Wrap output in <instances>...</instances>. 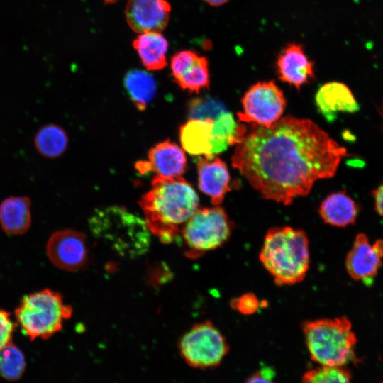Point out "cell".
<instances>
[{"label": "cell", "instance_id": "cell-1", "mask_svg": "<svg viewBox=\"0 0 383 383\" xmlns=\"http://www.w3.org/2000/svg\"><path fill=\"white\" fill-rule=\"evenodd\" d=\"M348 155L312 121L288 116L246 134L231 164L262 197L289 205L317 180L333 177Z\"/></svg>", "mask_w": 383, "mask_h": 383}, {"label": "cell", "instance_id": "cell-2", "mask_svg": "<svg viewBox=\"0 0 383 383\" xmlns=\"http://www.w3.org/2000/svg\"><path fill=\"white\" fill-rule=\"evenodd\" d=\"M139 204L150 232L161 242L170 243L199 209V199L192 185L181 177L157 176Z\"/></svg>", "mask_w": 383, "mask_h": 383}, {"label": "cell", "instance_id": "cell-3", "mask_svg": "<svg viewBox=\"0 0 383 383\" xmlns=\"http://www.w3.org/2000/svg\"><path fill=\"white\" fill-rule=\"evenodd\" d=\"M259 257L276 284L299 283L310 265L308 237L304 231L290 226L272 228L265 236Z\"/></svg>", "mask_w": 383, "mask_h": 383}, {"label": "cell", "instance_id": "cell-4", "mask_svg": "<svg viewBox=\"0 0 383 383\" xmlns=\"http://www.w3.org/2000/svg\"><path fill=\"white\" fill-rule=\"evenodd\" d=\"M302 329L313 361L322 366H345L355 358L357 338L348 318L307 321Z\"/></svg>", "mask_w": 383, "mask_h": 383}, {"label": "cell", "instance_id": "cell-5", "mask_svg": "<svg viewBox=\"0 0 383 383\" xmlns=\"http://www.w3.org/2000/svg\"><path fill=\"white\" fill-rule=\"evenodd\" d=\"M72 314V306L59 292L50 289L24 296L14 311L18 325L30 340L50 338L62 330Z\"/></svg>", "mask_w": 383, "mask_h": 383}, {"label": "cell", "instance_id": "cell-6", "mask_svg": "<svg viewBox=\"0 0 383 383\" xmlns=\"http://www.w3.org/2000/svg\"><path fill=\"white\" fill-rule=\"evenodd\" d=\"M90 228L121 255H140L149 246L150 231L145 222L121 207L97 210L91 218Z\"/></svg>", "mask_w": 383, "mask_h": 383}, {"label": "cell", "instance_id": "cell-7", "mask_svg": "<svg viewBox=\"0 0 383 383\" xmlns=\"http://www.w3.org/2000/svg\"><path fill=\"white\" fill-rule=\"evenodd\" d=\"M232 225L222 207L198 209L184 224L181 235L185 255L196 258L225 244L231 234Z\"/></svg>", "mask_w": 383, "mask_h": 383}, {"label": "cell", "instance_id": "cell-8", "mask_svg": "<svg viewBox=\"0 0 383 383\" xmlns=\"http://www.w3.org/2000/svg\"><path fill=\"white\" fill-rule=\"evenodd\" d=\"M181 357L191 367L200 369L218 365L229 350L221 331L210 321L194 325L179 342Z\"/></svg>", "mask_w": 383, "mask_h": 383}, {"label": "cell", "instance_id": "cell-9", "mask_svg": "<svg viewBox=\"0 0 383 383\" xmlns=\"http://www.w3.org/2000/svg\"><path fill=\"white\" fill-rule=\"evenodd\" d=\"M240 121L269 127L281 118L286 99L274 81L260 82L252 86L242 99Z\"/></svg>", "mask_w": 383, "mask_h": 383}, {"label": "cell", "instance_id": "cell-10", "mask_svg": "<svg viewBox=\"0 0 383 383\" xmlns=\"http://www.w3.org/2000/svg\"><path fill=\"white\" fill-rule=\"evenodd\" d=\"M45 251L50 262L62 270L77 271L87 262L85 235L76 230L54 232L47 241Z\"/></svg>", "mask_w": 383, "mask_h": 383}, {"label": "cell", "instance_id": "cell-11", "mask_svg": "<svg viewBox=\"0 0 383 383\" xmlns=\"http://www.w3.org/2000/svg\"><path fill=\"white\" fill-rule=\"evenodd\" d=\"M383 263V239L372 243L365 233H359L345 260L348 274L355 281L369 282Z\"/></svg>", "mask_w": 383, "mask_h": 383}, {"label": "cell", "instance_id": "cell-12", "mask_svg": "<svg viewBox=\"0 0 383 383\" xmlns=\"http://www.w3.org/2000/svg\"><path fill=\"white\" fill-rule=\"evenodd\" d=\"M170 11L171 6L165 0H128L126 18L135 33H160L168 24Z\"/></svg>", "mask_w": 383, "mask_h": 383}, {"label": "cell", "instance_id": "cell-13", "mask_svg": "<svg viewBox=\"0 0 383 383\" xmlns=\"http://www.w3.org/2000/svg\"><path fill=\"white\" fill-rule=\"evenodd\" d=\"M171 70L176 83L183 89L199 92L209 88L208 60L193 50L176 52L171 60Z\"/></svg>", "mask_w": 383, "mask_h": 383}, {"label": "cell", "instance_id": "cell-14", "mask_svg": "<svg viewBox=\"0 0 383 383\" xmlns=\"http://www.w3.org/2000/svg\"><path fill=\"white\" fill-rule=\"evenodd\" d=\"M148 159V162H140L136 165L142 174L153 171L158 177L175 178L180 177L186 169L184 151L170 140L158 143L150 149Z\"/></svg>", "mask_w": 383, "mask_h": 383}, {"label": "cell", "instance_id": "cell-15", "mask_svg": "<svg viewBox=\"0 0 383 383\" xmlns=\"http://www.w3.org/2000/svg\"><path fill=\"white\" fill-rule=\"evenodd\" d=\"M276 67L279 79L298 90L314 77L313 62L296 43H289L279 53Z\"/></svg>", "mask_w": 383, "mask_h": 383}, {"label": "cell", "instance_id": "cell-16", "mask_svg": "<svg viewBox=\"0 0 383 383\" xmlns=\"http://www.w3.org/2000/svg\"><path fill=\"white\" fill-rule=\"evenodd\" d=\"M197 171L199 189L211 198L214 206H218L231 191L230 174L226 163L218 157H199Z\"/></svg>", "mask_w": 383, "mask_h": 383}, {"label": "cell", "instance_id": "cell-17", "mask_svg": "<svg viewBox=\"0 0 383 383\" xmlns=\"http://www.w3.org/2000/svg\"><path fill=\"white\" fill-rule=\"evenodd\" d=\"M318 111L328 121H334L338 113L357 112L359 104L349 87L339 82L323 84L315 96Z\"/></svg>", "mask_w": 383, "mask_h": 383}, {"label": "cell", "instance_id": "cell-18", "mask_svg": "<svg viewBox=\"0 0 383 383\" xmlns=\"http://www.w3.org/2000/svg\"><path fill=\"white\" fill-rule=\"evenodd\" d=\"M31 201L27 196H9L0 204V226L11 235H20L30 228Z\"/></svg>", "mask_w": 383, "mask_h": 383}, {"label": "cell", "instance_id": "cell-19", "mask_svg": "<svg viewBox=\"0 0 383 383\" xmlns=\"http://www.w3.org/2000/svg\"><path fill=\"white\" fill-rule=\"evenodd\" d=\"M360 209L357 204L345 192L328 195L321 204L319 214L327 224L346 227L355 223Z\"/></svg>", "mask_w": 383, "mask_h": 383}, {"label": "cell", "instance_id": "cell-20", "mask_svg": "<svg viewBox=\"0 0 383 383\" xmlns=\"http://www.w3.org/2000/svg\"><path fill=\"white\" fill-rule=\"evenodd\" d=\"M212 119H190L179 130L184 150L192 155H204L210 159L212 148Z\"/></svg>", "mask_w": 383, "mask_h": 383}, {"label": "cell", "instance_id": "cell-21", "mask_svg": "<svg viewBox=\"0 0 383 383\" xmlns=\"http://www.w3.org/2000/svg\"><path fill=\"white\" fill-rule=\"evenodd\" d=\"M133 46L148 70H161L167 65L168 42L160 33L140 34L133 40Z\"/></svg>", "mask_w": 383, "mask_h": 383}, {"label": "cell", "instance_id": "cell-22", "mask_svg": "<svg viewBox=\"0 0 383 383\" xmlns=\"http://www.w3.org/2000/svg\"><path fill=\"white\" fill-rule=\"evenodd\" d=\"M124 82L132 101L139 110L143 111L156 92L154 78L144 71L133 70L126 74Z\"/></svg>", "mask_w": 383, "mask_h": 383}, {"label": "cell", "instance_id": "cell-23", "mask_svg": "<svg viewBox=\"0 0 383 383\" xmlns=\"http://www.w3.org/2000/svg\"><path fill=\"white\" fill-rule=\"evenodd\" d=\"M35 146L42 156L55 158L62 155L67 149L68 138L61 127L48 124L41 127L35 136Z\"/></svg>", "mask_w": 383, "mask_h": 383}, {"label": "cell", "instance_id": "cell-24", "mask_svg": "<svg viewBox=\"0 0 383 383\" xmlns=\"http://www.w3.org/2000/svg\"><path fill=\"white\" fill-rule=\"evenodd\" d=\"M26 368L23 352L12 342L0 350V376L8 381L20 379Z\"/></svg>", "mask_w": 383, "mask_h": 383}, {"label": "cell", "instance_id": "cell-25", "mask_svg": "<svg viewBox=\"0 0 383 383\" xmlns=\"http://www.w3.org/2000/svg\"><path fill=\"white\" fill-rule=\"evenodd\" d=\"M246 128L238 124L228 111L221 113L214 121L212 128L213 137L226 140L229 145L239 144L246 135Z\"/></svg>", "mask_w": 383, "mask_h": 383}, {"label": "cell", "instance_id": "cell-26", "mask_svg": "<svg viewBox=\"0 0 383 383\" xmlns=\"http://www.w3.org/2000/svg\"><path fill=\"white\" fill-rule=\"evenodd\" d=\"M301 383H353L350 372L344 366H322L307 371Z\"/></svg>", "mask_w": 383, "mask_h": 383}, {"label": "cell", "instance_id": "cell-27", "mask_svg": "<svg viewBox=\"0 0 383 383\" xmlns=\"http://www.w3.org/2000/svg\"><path fill=\"white\" fill-rule=\"evenodd\" d=\"M225 106L210 97L196 98L188 106L190 119L215 120L221 113L226 111Z\"/></svg>", "mask_w": 383, "mask_h": 383}, {"label": "cell", "instance_id": "cell-28", "mask_svg": "<svg viewBox=\"0 0 383 383\" xmlns=\"http://www.w3.org/2000/svg\"><path fill=\"white\" fill-rule=\"evenodd\" d=\"M231 305L239 313L250 315L258 310L261 304L255 294L248 293L233 299Z\"/></svg>", "mask_w": 383, "mask_h": 383}, {"label": "cell", "instance_id": "cell-29", "mask_svg": "<svg viewBox=\"0 0 383 383\" xmlns=\"http://www.w3.org/2000/svg\"><path fill=\"white\" fill-rule=\"evenodd\" d=\"M16 324L11 319L10 313L0 309V350L12 342Z\"/></svg>", "mask_w": 383, "mask_h": 383}, {"label": "cell", "instance_id": "cell-30", "mask_svg": "<svg viewBox=\"0 0 383 383\" xmlns=\"http://www.w3.org/2000/svg\"><path fill=\"white\" fill-rule=\"evenodd\" d=\"M272 374L270 369H262L252 375L246 383H274L272 380Z\"/></svg>", "mask_w": 383, "mask_h": 383}, {"label": "cell", "instance_id": "cell-31", "mask_svg": "<svg viewBox=\"0 0 383 383\" xmlns=\"http://www.w3.org/2000/svg\"><path fill=\"white\" fill-rule=\"evenodd\" d=\"M372 195L375 211L383 217V182L372 192Z\"/></svg>", "mask_w": 383, "mask_h": 383}, {"label": "cell", "instance_id": "cell-32", "mask_svg": "<svg viewBox=\"0 0 383 383\" xmlns=\"http://www.w3.org/2000/svg\"><path fill=\"white\" fill-rule=\"evenodd\" d=\"M205 2H206L208 4L212 6H220L226 3H227L229 0H204Z\"/></svg>", "mask_w": 383, "mask_h": 383}, {"label": "cell", "instance_id": "cell-33", "mask_svg": "<svg viewBox=\"0 0 383 383\" xmlns=\"http://www.w3.org/2000/svg\"><path fill=\"white\" fill-rule=\"evenodd\" d=\"M104 2L107 3V4H111V3H114L116 2V1L118 0H103Z\"/></svg>", "mask_w": 383, "mask_h": 383}, {"label": "cell", "instance_id": "cell-34", "mask_svg": "<svg viewBox=\"0 0 383 383\" xmlns=\"http://www.w3.org/2000/svg\"><path fill=\"white\" fill-rule=\"evenodd\" d=\"M382 115L383 116V100H382Z\"/></svg>", "mask_w": 383, "mask_h": 383}, {"label": "cell", "instance_id": "cell-35", "mask_svg": "<svg viewBox=\"0 0 383 383\" xmlns=\"http://www.w3.org/2000/svg\"><path fill=\"white\" fill-rule=\"evenodd\" d=\"M383 383V382H382Z\"/></svg>", "mask_w": 383, "mask_h": 383}]
</instances>
